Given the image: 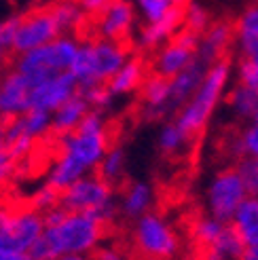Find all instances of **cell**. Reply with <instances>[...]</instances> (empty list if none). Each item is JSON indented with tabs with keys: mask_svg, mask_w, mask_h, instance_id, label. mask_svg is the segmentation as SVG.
Here are the masks:
<instances>
[{
	"mask_svg": "<svg viewBox=\"0 0 258 260\" xmlns=\"http://www.w3.org/2000/svg\"><path fill=\"white\" fill-rule=\"evenodd\" d=\"M233 63L235 59L227 55L218 59L214 66H210L203 83L195 91V95L174 114L176 125L182 129V134L188 138V142L197 140L208 129L218 106L224 102L231 81H233Z\"/></svg>",
	"mask_w": 258,
	"mask_h": 260,
	"instance_id": "cell-1",
	"label": "cell"
},
{
	"mask_svg": "<svg viewBox=\"0 0 258 260\" xmlns=\"http://www.w3.org/2000/svg\"><path fill=\"white\" fill-rule=\"evenodd\" d=\"M134 53V47L127 43H114L95 36L81 38L79 51L70 68L72 76L79 83V91L106 85Z\"/></svg>",
	"mask_w": 258,
	"mask_h": 260,
	"instance_id": "cell-2",
	"label": "cell"
},
{
	"mask_svg": "<svg viewBox=\"0 0 258 260\" xmlns=\"http://www.w3.org/2000/svg\"><path fill=\"white\" fill-rule=\"evenodd\" d=\"M110 146L108 121L98 110L89 112L76 132L59 138V154L70 159L83 174H93Z\"/></svg>",
	"mask_w": 258,
	"mask_h": 260,
	"instance_id": "cell-3",
	"label": "cell"
},
{
	"mask_svg": "<svg viewBox=\"0 0 258 260\" xmlns=\"http://www.w3.org/2000/svg\"><path fill=\"white\" fill-rule=\"evenodd\" d=\"M79 45H81L79 36L61 34L53 43H49L41 49L15 55L11 68L19 72L34 89L61 72H70L74 57H76V51H79Z\"/></svg>",
	"mask_w": 258,
	"mask_h": 260,
	"instance_id": "cell-4",
	"label": "cell"
},
{
	"mask_svg": "<svg viewBox=\"0 0 258 260\" xmlns=\"http://www.w3.org/2000/svg\"><path fill=\"white\" fill-rule=\"evenodd\" d=\"M106 235V226L91 214L68 212L63 222L57 226H47L43 239L51 245L55 256L63 254H93Z\"/></svg>",
	"mask_w": 258,
	"mask_h": 260,
	"instance_id": "cell-5",
	"label": "cell"
},
{
	"mask_svg": "<svg viewBox=\"0 0 258 260\" xmlns=\"http://www.w3.org/2000/svg\"><path fill=\"white\" fill-rule=\"evenodd\" d=\"M132 241L136 252L146 260H178L182 250V241L174 224L152 210L134 222Z\"/></svg>",
	"mask_w": 258,
	"mask_h": 260,
	"instance_id": "cell-6",
	"label": "cell"
},
{
	"mask_svg": "<svg viewBox=\"0 0 258 260\" xmlns=\"http://www.w3.org/2000/svg\"><path fill=\"white\" fill-rule=\"evenodd\" d=\"M250 197L235 165H222L205 186V214L218 218L220 222H231L237 207Z\"/></svg>",
	"mask_w": 258,
	"mask_h": 260,
	"instance_id": "cell-7",
	"label": "cell"
},
{
	"mask_svg": "<svg viewBox=\"0 0 258 260\" xmlns=\"http://www.w3.org/2000/svg\"><path fill=\"white\" fill-rule=\"evenodd\" d=\"M117 188L108 184L106 180H102L95 172L87 174L81 180H76L66 190H61L59 205L66 212H76V214H95L108 203L117 201Z\"/></svg>",
	"mask_w": 258,
	"mask_h": 260,
	"instance_id": "cell-8",
	"label": "cell"
},
{
	"mask_svg": "<svg viewBox=\"0 0 258 260\" xmlns=\"http://www.w3.org/2000/svg\"><path fill=\"white\" fill-rule=\"evenodd\" d=\"M199 38L201 36L192 34V32L180 30L165 45H161L157 51H152L150 55H146L150 72L163 76V79H174L176 74L186 70L190 63L197 59Z\"/></svg>",
	"mask_w": 258,
	"mask_h": 260,
	"instance_id": "cell-9",
	"label": "cell"
},
{
	"mask_svg": "<svg viewBox=\"0 0 258 260\" xmlns=\"http://www.w3.org/2000/svg\"><path fill=\"white\" fill-rule=\"evenodd\" d=\"M138 15L132 5V0H114V3L106 5L100 13L91 15L89 28H91V36L95 38H106V41L114 43H134V36L138 32Z\"/></svg>",
	"mask_w": 258,
	"mask_h": 260,
	"instance_id": "cell-10",
	"label": "cell"
},
{
	"mask_svg": "<svg viewBox=\"0 0 258 260\" xmlns=\"http://www.w3.org/2000/svg\"><path fill=\"white\" fill-rule=\"evenodd\" d=\"M43 233L45 220L41 212L30 205L13 210L9 222L0 231V254H28Z\"/></svg>",
	"mask_w": 258,
	"mask_h": 260,
	"instance_id": "cell-11",
	"label": "cell"
},
{
	"mask_svg": "<svg viewBox=\"0 0 258 260\" xmlns=\"http://www.w3.org/2000/svg\"><path fill=\"white\" fill-rule=\"evenodd\" d=\"M59 36H61V30L51 9L49 7L34 9L21 15L19 19L15 43H13V55H21V53H28V51L41 49L49 43H53Z\"/></svg>",
	"mask_w": 258,
	"mask_h": 260,
	"instance_id": "cell-12",
	"label": "cell"
},
{
	"mask_svg": "<svg viewBox=\"0 0 258 260\" xmlns=\"http://www.w3.org/2000/svg\"><path fill=\"white\" fill-rule=\"evenodd\" d=\"M186 5V3H184ZM184 5H178L172 9L163 19L140 25L136 36H134V51L140 55H150L152 51H157L161 45H165L170 38H174L180 30H182V17H184Z\"/></svg>",
	"mask_w": 258,
	"mask_h": 260,
	"instance_id": "cell-13",
	"label": "cell"
},
{
	"mask_svg": "<svg viewBox=\"0 0 258 260\" xmlns=\"http://www.w3.org/2000/svg\"><path fill=\"white\" fill-rule=\"evenodd\" d=\"M76 93H79V83H76L72 72H61L32 89L30 110L34 108V110H45L53 114L61 104H66Z\"/></svg>",
	"mask_w": 258,
	"mask_h": 260,
	"instance_id": "cell-14",
	"label": "cell"
},
{
	"mask_svg": "<svg viewBox=\"0 0 258 260\" xmlns=\"http://www.w3.org/2000/svg\"><path fill=\"white\" fill-rule=\"evenodd\" d=\"M142 116L146 121H167L172 116L170 108V79L148 72L144 83L138 89Z\"/></svg>",
	"mask_w": 258,
	"mask_h": 260,
	"instance_id": "cell-15",
	"label": "cell"
},
{
	"mask_svg": "<svg viewBox=\"0 0 258 260\" xmlns=\"http://www.w3.org/2000/svg\"><path fill=\"white\" fill-rule=\"evenodd\" d=\"M32 87L19 72L7 68L0 76V119L9 121L30 110Z\"/></svg>",
	"mask_w": 258,
	"mask_h": 260,
	"instance_id": "cell-16",
	"label": "cell"
},
{
	"mask_svg": "<svg viewBox=\"0 0 258 260\" xmlns=\"http://www.w3.org/2000/svg\"><path fill=\"white\" fill-rule=\"evenodd\" d=\"M233 21L231 19H214L210 28L205 30L199 38V49H197V59H201L208 66H214L218 59L231 55L233 51Z\"/></svg>",
	"mask_w": 258,
	"mask_h": 260,
	"instance_id": "cell-17",
	"label": "cell"
},
{
	"mask_svg": "<svg viewBox=\"0 0 258 260\" xmlns=\"http://www.w3.org/2000/svg\"><path fill=\"white\" fill-rule=\"evenodd\" d=\"M233 51L235 57H252L258 51V3H250L233 19Z\"/></svg>",
	"mask_w": 258,
	"mask_h": 260,
	"instance_id": "cell-18",
	"label": "cell"
},
{
	"mask_svg": "<svg viewBox=\"0 0 258 260\" xmlns=\"http://www.w3.org/2000/svg\"><path fill=\"white\" fill-rule=\"evenodd\" d=\"M3 125H5V134H7V144L19 140V138H28L32 142H38L51 134V112L32 108L28 112H23L21 116L3 121Z\"/></svg>",
	"mask_w": 258,
	"mask_h": 260,
	"instance_id": "cell-19",
	"label": "cell"
},
{
	"mask_svg": "<svg viewBox=\"0 0 258 260\" xmlns=\"http://www.w3.org/2000/svg\"><path fill=\"white\" fill-rule=\"evenodd\" d=\"M208 70H210L208 63H203L201 59H195L186 70H182L180 74H176L174 79H170V108H172V114H176L192 95H195V91L203 83Z\"/></svg>",
	"mask_w": 258,
	"mask_h": 260,
	"instance_id": "cell-20",
	"label": "cell"
},
{
	"mask_svg": "<svg viewBox=\"0 0 258 260\" xmlns=\"http://www.w3.org/2000/svg\"><path fill=\"white\" fill-rule=\"evenodd\" d=\"M148 72H150L148 57L146 55H140V53H134L132 57L127 59L125 66L106 83V87H108V91L112 93V98L129 95V93H134V91L140 89V85L144 83Z\"/></svg>",
	"mask_w": 258,
	"mask_h": 260,
	"instance_id": "cell-21",
	"label": "cell"
},
{
	"mask_svg": "<svg viewBox=\"0 0 258 260\" xmlns=\"http://www.w3.org/2000/svg\"><path fill=\"white\" fill-rule=\"evenodd\" d=\"M152 201H154V190L148 182H142V180L127 182L119 194V212L123 218L136 222L138 218L150 212Z\"/></svg>",
	"mask_w": 258,
	"mask_h": 260,
	"instance_id": "cell-22",
	"label": "cell"
},
{
	"mask_svg": "<svg viewBox=\"0 0 258 260\" xmlns=\"http://www.w3.org/2000/svg\"><path fill=\"white\" fill-rule=\"evenodd\" d=\"M89 112H91V106H89V102L79 91L74 98H70L66 104H61V106L51 114V134L61 138V136L76 132Z\"/></svg>",
	"mask_w": 258,
	"mask_h": 260,
	"instance_id": "cell-23",
	"label": "cell"
},
{
	"mask_svg": "<svg viewBox=\"0 0 258 260\" xmlns=\"http://www.w3.org/2000/svg\"><path fill=\"white\" fill-rule=\"evenodd\" d=\"M224 106L235 119V123H252L258 110V93L243 85L233 83L224 95Z\"/></svg>",
	"mask_w": 258,
	"mask_h": 260,
	"instance_id": "cell-24",
	"label": "cell"
},
{
	"mask_svg": "<svg viewBox=\"0 0 258 260\" xmlns=\"http://www.w3.org/2000/svg\"><path fill=\"white\" fill-rule=\"evenodd\" d=\"M51 13L59 25L61 34H74L81 32L85 25L89 23V15L83 11V7L79 5V0H57V3L49 5Z\"/></svg>",
	"mask_w": 258,
	"mask_h": 260,
	"instance_id": "cell-25",
	"label": "cell"
},
{
	"mask_svg": "<svg viewBox=\"0 0 258 260\" xmlns=\"http://www.w3.org/2000/svg\"><path fill=\"white\" fill-rule=\"evenodd\" d=\"M231 224L235 226V231L241 235V239L246 241V245L258 243V197L256 194H250V197L237 207Z\"/></svg>",
	"mask_w": 258,
	"mask_h": 260,
	"instance_id": "cell-26",
	"label": "cell"
},
{
	"mask_svg": "<svg viewBox=\"0 0 258 260\" xmlns=\"http://www.w3.org/2000/svg\"><path fill=\"white\" fill-rule=\"evenodd\" d=\"M229 222H220L218 218L210 214H201L192 220L190 224V239H192V248L195 250H205V248H214L216 239L220 237V233Z\"/></svg>",
	"mask_w": 258,
	"mask_h": 260,
	"instance_id": "cell-27",
	"label": "cell"
},
{
	"mask_svg": "<svg viewBox=\"0 0 258 260\" xmlns=\"http://www.w3.org/2000/svg\"><path fill=\"white\" fill-rule=\"evenodd\" d=\"M125 172H127V157H125V148L119 144L108 148V152L104 154V159H102V163L95 170V174L102 180H106L108 184H112L114 188L123 184Z\"/></svg>",
	"mask_w": 258,
	"mask_h": 260,
	"instance_id": "cell-28",
	"label": "cell"
},
{
	"mask_svg": "<svg viewBox=\"0 0 258 260\" xmlns=\"http://www.w3.org/2000/svg\"><path fill=\"white\" fill-rule=\"evenodd\" d=\"M188 144H190L188 138L182 134V129L176 125L174 119L163 121V125L159 127V134H157V148L165 154V157L180 154Z\"/></svg>",
	"mask_w": 258,
	"mask_h": 260,
	"instance_id": "cell-29",
	"label": "cell"
},
{
	"mask_svg": "<svg viewBox=\"0 0 258 260\" xmlns=\"http://www.w3.org/2000/svg\"><path fill=\"white\" fill-rule=\"evenodd\" d=\"M186 0H132L140 25H148L163 19L172 9L184 5Z\"/></svg>",
	"mask_w": 258,
	"mask_h": 260,
	"instance_id": "cell-30",
	"label": "cell"
},
{
	"mask_svg": "<svg viewBox=\"0 0 258 260\" xmlns=\"http://www.w3.org/2000/svg\"><path fill=\"white\" fill-rule=\"evenodd\" d=\"M212 21H214L212 19V13L205 9L201 3H197V0H186V5H184V17H182V30L201 36L205 30L210 28Z\"/></svg>",
	"mask_w": 258,
	"mask_h": 260,
	"instance_id": "cell-31",
	"label": "cell"
},
{
	"mask_svg": "<svg viewBox=\"0 0 258 260\" xmlns=\"http://www.w3.org/2000/svg\"><path fill=\"white\" fill-rule=\"evenodd\" d=\"M246 241L241 239V235L235 231V226L233 224H224V229H222V233H220V237L216 239V243H214V250L218 252V254H222L227 260H241V256H243V252H246Z\"/></svg>",
	"mask_w": 258,
	"mask_h": 260,
	"instance_id": "cell-32",
	"label": "cell"
},
{
	"mask_svg": "<svg viewBox=\"0 0 258 260\" xmlns=\"http://www.w3.org/2000/svg\"><path fill=\"white\" fill-rule=\"evenodd\" d=\"M233 79L237 85H243L258 93V70L250 57H235L233 63Z\"/></svg>",
	"mask_w": 258,
	"mask_h": 260,
	"instance_id": "cell-33",
	"label": "cell"
},
{
	"mask_svg": "<svg viewBox=\"0 0 258 260\" xmlns=\"http://www.w3.org/2000/svg\"><path fill=\"white\" fill-rule=\"evenodd\" d=\"M59 197H61V192L53 186H49L45 184L43 188H38L34 194H32V201H30V207H34L36 212H49V210H53V207L59 205Z\"/></svg>",
	"mask_w": 258,
	"mask_h": 260,
	"instance_id": "cell-34",
	"label": "cell"
},
{
	"mask_svg": "<svg viewBox=\"0 0 258 260\" xmlns=\"http://www.w3.org/2000/svg\"><path fill=\"white\" fill-rule=\"evenodd\" d=\"M19 19H21V15H13L0 23V55L9 57L13 53V43H15Z\"/></svg>",
	"mask_w": 258,
	"mask_h": 260,
	"instance_id": "cell-35",
	"label": "cell"
},
{
	"mask_svg": "<svg viewBox=\"0 0 258 260\" xmlns=\"http://www.w3.org/2000/svg\"><path fill=\"white\" fill-rule=\"evenodd\" d=\"M81 93L89 102L91 110H98V112H104L114 100L106 85H98V87H91V89H85V91H81Z\"/></svg>",
	"mask_w": 258,
	"mask_h": 260,
	"instance_id": "cell-36",
	"label": "cell"
},
{
	"mask_svg": "<svg viewBox=\"0 0 258 260\" xmlns=\"http://www.w3.org/2000/svg\"><path fill=\"white\" fill-rule=\"evenodd\" d=\"M235 167H237V172H239V176H241V180H243V184H246L248 192H250V194H256V197H258V172H256L254 159L246 157V159L237 161Z\"/></svg>",
	"mask_w": 258,
	"mask_h": 260,
	"instance_id": "cell-37",
	"label": "cell"
},
{
	"mask_svg": "<svg viewBox=\"0 0 258 260\" xmlns=\"http://www.w3.org/2000/svg\"><path fill=\"white\" fill-rule=\"evenodd\" d=\"M15 172H17V161L11 157L9 150H3L0 152V186L7 184Z\"/></svg>",
	"mask_w": 258,
	"mask_h": 260,
	"instance_id": "cell-38",
	"label": "cell"
},
{
	"mask_svg": "<svg viewBox=\"0 0 258 260\" xmlns=\"http://www.w3.org/2000/svg\"><path fill=\"white\" fill-rule=\"evenodd\" d=\"M91 256H93L91 260H132L117 245H100Z\"/></svg>",
	"mask_w": 258,
	"mask_h": 260,
	"instance_id": "cell-39",
	"label": "cell"
},
{
	"mask_svg": "<svg viewBox=\"0 0 258 260\" xmlns=\"http://www.w3.org/2000/svg\"><path fill=\"white\" fill-rule=\"evenodd\" d=\"M66 216H68V212L63 210L61 205H57V207H53V210L45 212V214H43L45 229H47V226H57V224H61V222H63V218H66Z\"/></svg>",
	"mask_w": 258,
	"mask_h": 260,
	"instance_id": "cell-40",
	"label": "cell"
},
{
	"mask_svg": "<svg viewBox=\"0 0 258 260\" xmlns=\"http://www.w3.org/2000/svg\"><path fill=\"white\" fill-rule=\"evenodd\" d=\"M110 3H114V0H79V5L83 7V11L87 13L89 17L95 15V13H100L102 9H104L106 5H110Z\"/></svg>",
	"mask_w": 258,
	"mask_h": 260,
	"instance_id": "cell-41",
	"label": "cell"
},
{
	"mask_svg": "<svg viewBox=\"0 0 258 260\" xmlns=\"http://www.w3.org/2000/svg\"><path fill=\"white\" fill-rule=\"evenodd\" d=\"M192 258H195V260H227L222 254H218L214 248H205V250H192Z\"/></svg>",
	"mask_w": 258,
	"mask_h": 260,
	"instance_id": "cell-42",
	"label": "cell"
},
{
	"mask_svg": "<svg viewBox=\"0 0 258 260\" xmlns=\"http://www.w3.org/2000/svg\"><path fill=\"white\" fill-rule=\"evenodd\" d=\"M241 260H258V243L248 245L246 252H243V256H241Z\"/></svg>",
	"mask_w": 258,
	"mask_h": 260,
	"instance_id": "cell-43",
	"label": "cell"
},
{
	"mask_svg": "<svg viewBox=\"0 0 258 260\" xmlns=\"http://www.w3.org/2000/svg\"><path fill=\"white\" fill-rule=\"evenodd\" d=\"M11 214H13V210H9V207H5V205H0V231H3L5 224L9 222Z\"/></svg>",
	"mask_w": 258,
	"mask_h": 260,
	"instance_id": "cell-44",
	"label": "cell"
},
{
	"mask_svg": "<svg viewBox=\"0 0 258 260\" xmlns=\"http://www.w3.org/2000/svg\"><path fill=\"white\" fill-rule=\"evenodd\" d=\"M0 260H32L28 254H0Z\"/></svg>",
	"mask_w": 258,
	"mask_h": 260,
	"instance_id": "cell-45",
	"label": "cell"
},
{
	"mask_svg": "<svg viewBox=\"0 0 258 260\" xmlns=\"http://www.w3.org/2000/svg\"><path fill=\"white\" fill-rule=\"evenodd\" d=\"M7 150V134H5V125L0 123V152Z\"/></svg>",
	"mask_w": 258,
	"mask_h": 260,
	"instance_id": "cell-46",
	"label": "cell"
},
{
	"mask_svg": "<svg viewBox=\"0 0 258 260\" xmlns=\"http://www.w3.org/2000/svg\"><path fill=\"white\" fill-rule=\"evenodd\" d=\"M55 260H87V256H81V254H63V256H57Z\"/></svg>",
	"mask_w": 258,
	"mask_h": 260,
	"instance_id": "cell-47",
	"label": "cell"
},
{
	"mask_svg": "<svg viewBox=\"0 0 258 260\" xmlns=\"http://www.w3.org/2000/svg\"><path fill=\"white\" fill-rule=\"evenodd\" d=\"M7 55H0V76H3L5 74V70H7Z\"/></svg>",
	"mask_w": 258,
	"mask_h": 260,
	"instance_id": "cell-48",
	"label": "cell"
},
{
	"mask_svg": "<svg viewBox=\"0 0 258 260\" xmlns=\"http://www.w3.org/2000/svg\"><path fill=\"white\" fill-rule=\"evenodd\" d=\"M250 59H252V63H254V66H256V70H258V51H256V53H254V55H252Z\"/></svg>",
	"mask_w": 258,
	"mask_h": 260,
	"instance_id": "cell-49",
	"label": "cell"
},
{
	"mask_svg": "<svg viewBox=\"0 0 258 260\" xmlns=\"http://www.w3.org/2000/svg\"><path fill=\"white\" fill-rule=\"evenodd\" d=\"M252 123H254V125H258V110H256V114H254V119H252Z\"/></svg>",
	"mask_w": 258,
	"mask_h": 260,
	"instance_id": "cell-50",
	"label": "cell"
},
{
	"mask_svg": "<svg viewBox=\"0 0 258 260\" xmlns=\"http://www.w3.org/2000/svg\"><path fill=\"white\" fill-rule=\"evenodd\" d=\"M254 163H256V172H258V157H256V159H254Z\"/></svg>",
	"mask_w": 258,
	"mask_h": 260,
	"instance_id": "cell-51",
	"label": "cell"
},
{
	"mask_svg": "<svg viewBox=\"0 0 258 260\" xmlns=\"http://www.w3.org/2000/svg\"><path fill=\"white\" fill-rule=\"evenodd\" d=\"M182 260H195V258H182Z\"/></svg>",
	"mask_w": 258,
	"mask_h": 260,
	"instance_id": "cell-52",
	"label": "cell"
},
{
	"mask_svg": "<svg viewBox=\"0 0 258 260\" xmlns=\"http://www.w3.org/2000/svg\"><path fill=\"white\" fill-rule=\"evenodd\" d=\"M0 123H3V119H0Z\"/></svg>",
	"mask_w": 258,
	"mask_h": 260,
	"instance_id": "cell-53",
	"label": "cell"
},
{
	"mask_svg": "<svg viewBox=\"0 0 258 260\" xmlns=\"http://www.w3.org/2000/svg\"><path fill=\"white\" fill-rule=\"evenodd\" d=\"M254 3H258V0H254Z\"/></svg>",
	"mask_w": 258,
	"mask_h": 260,
	"instance_id": "cell-54",
	"label": "cell"
}]
</instances>
